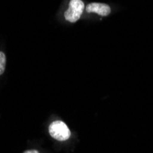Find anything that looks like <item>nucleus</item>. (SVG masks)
Masks as SVG:
<instances>
[{"label": "nucleus", "mask_w": 153, "mask_h": 153, "mask_svg": "<svg viewBox=\"0 0 153 153\" xmlns=\"http://www.w3.org/2000/svg\"><path fill=\"white\" fill-rule=\"evenodd\" d=\"M6 55L4 52L0 51V75H1L4 72H5V69H6Z\"/></svg>", "instance_id": "20e7f679"}, {"label": "nucleus", "mask_w": 153, "mask_h": 153, "mask_svg": "<svg viewBox=\"0 0 153 153\" xmlns=\"http://www.w3.org/2000/svg\"><path fill=\"white\" fill-rule=\"evenodd\" d=\"M86 11L88 13H96L102 17L108 16L111 8L108 5L104 3H91L86 7Z\"/></svg>", "instance_id": "7ed1b4c3"}, {"label": "nucleus", "mask_w": 153, "mask_h": 153, "mask_svg": "<svg viewBox=\"0 0 153 153\" xmlns=\"http://www.w3.org/2000/svg\"><path fill=\"white\" fill-rule=\"evenodd\" d=\"M24 153H39L36 149H30V150H27Z\"/></svg>", "instance_id": "39448f33"}, {"label": "nucleus", "mask_w": 153, "mask_h": 153, "mask_svg": "<svg viewBox=\"0 0 153 153\" xmlns=\"http://www.w3.org/2000/svg\"><path fill=\"white\" fill-rule=\"evenodd\" d=\"M85 4L82 0H71L69 8L64 13V18L69 22H76L82 16Z\"/></svg>", "instance_id": "f03ea898"}, {"label": "nucleus", "mask_w": 153, "mask_h": 153, "mask_svg": "<svg viewBox=\"0 0 153 153\" xmlns=\"http://www.w3.org/2000/svg\"><path fill=\"white\" fill-rule=\"evenodd\" d=\"M49 133L54 138L59 141H65L71 137V131L68 128L67 125L61 121H53L49 127Z\"/></svg>", "instance_id": "f257e3e1"}]
</instances>
